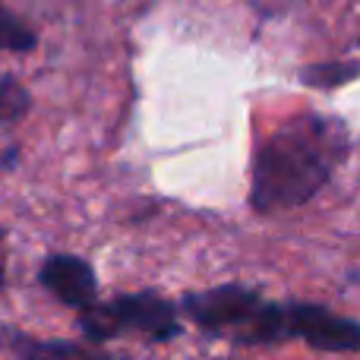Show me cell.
Masks as SVG:
<instances>
[{
    "label": "cell",
    "instance_id": "cell-3",
    "mask_svg": "<svg viewBox=\"0 0 360 360\" xmlns=\"http://www.w3.org/2000/svg\"><path fill=\"white\" fill-rule=\"evenodd\" d=\"M180 307L199 329L215 332V335H231L234 342L247 345V335L259 319L266 297L247 285H218L209 291L184 294Z\"/></svg>",
    "mask_w": 360,
    "mask_h": 360
},
{
    "label": "cell",
    "instance_id": "cell-4",
    "mask_svg": "<svg viewBox=\"0 0 360 360\" xmlns=\"http://www.w3.org/2000/svg\"><path fill=\"white\" fill-rule=\"evenodd\" d=\"M288 338H304L310 348L326 354H357L360 323L338 316L323 304H288Z\"/></svg>",
    "mask_w": 360,
    "mask_h": 360
},
{
    "label": "cell",
    "instance_id": "cell-6",
    "mask_svg": "<svg viewBox=\"0 0 360 360\" xmlns=\"http://www.w3.org/2000/svg\"><path fill=\"white\" fill-rule=\"evenodd\" d=\"M0 348L10 360H130L127 354L98 351L95 345L67 342V338H35L19 329H0Z\"/></svg>",
    "mask_w": 360,
    "mask_h": 360
},
{
    "label": "cell",
    "instance_id": "cell-1",
    "mask_svg": "<svg viewBox=\"0 0 360 360\" xmlns=\"http://www.w3.org/2000/svg\"><path fill=\"white\" fill-rule=\"evenodd\" d=\"M351 136L345 120L304 111L259 143L250 171L256 215H278L307 205L345 165Z\"/></svg>",
    "mask_w": 360,
    "mask_h": 360
},
{
    "label": "cell",
    "instance_id": "cell-10",
    "mask_svg": "<svg viewBox=\"0 0 360 360\" xmlns=\"http://www.w3.org/2000/svg\"><path fill=\"white\" fill-rule=\"evenodd\" d=\"M16 158H19V149H6L4 155H0V168H13V165H16Z\"/></svg>",
    "mask_w": 360,
    "mask_h": 360
},
{
    "label": "cell",
    "instance_id": "cell-12",
    "mask_svg": "<svg viewBox=\"0 0 360 360\" xmlns=\"http://www.w3.org/2000/svg\"><path fill=\"white\" fill-rule=\"evenodd\" d=\"M354 278H357V281H360V275H354Z\"/></svg>",
    "mask_w": 360,
    "mask_h": 360
},
{
    "label": "cell",
    "instance_id": "cell-11",
    "mask_svg": "<svg viewBox=\"0 0 360 360\" xmlns=\"http://www.w3.org/2000/svg\"><path fill=\"white\" fill-rule=\"evenodd\" d=\"M0 291H4V266H0Z\"/></svg>",
    "mask_w": 360,
    "mask_h": 360
},
{
    "label": "cell",
    "instance_id": "cell-5",
    "mask_svg": "<svg viewBox=\"0 0 360 360\" xmlns=\"http://www.w3.org/2000/svg\"><path fill=\"white\" fill-rule=\"evenodd\" d=\"M38 281L48 294H54L63 307L82 310L92 300H98V275H95L92 262L73 253H54L41 262L38 269Z\"/></svg>",
    "mask_w": 360,
    "mask_h": 360
},
{
    "label": "cell",
    "instance_id": "cell-14",
    "mask_svg": "<svg viewBox=\"0 0 360 360\" xmlns=\"http://www.w3.org/2000/svg\"><path fill=\"white\" fill-rule=\"evenodd\" d=\"M221 360H224V357H221Z\"/></svg>",
    "mask_w": 360,
    "mask_h": 360
},
{
    "label": "cell",
    "instance_id": "cell-7",
    "mask_svg": "<svg viewBox=\"0 0 360 360\" xmlns=\"http://www.w3.org/2000/svg\"><path fill=\"white\" fill-rule=\"evenodd\" d=\"M360 67L348 60H332V63H310V67L300 70V82L313 89H338L345 82L357 79Z\"/></svg>",
    "mask_w": 360,
    "mask_h": 360
},
{
    "label": "cell",
    "instance_id": "cell-13",
    "mask_svg": "<svg viewBox=\"0 0 360 360\" xmlns=\"http://www.w3.org/2000/svg\"><path fill=\"white\" fill-rule=\"evenodd\" d=\"M0 237H4V231H0Z\"/></svg>",
    "mask_w": 360,
    "mask_h": 360
},
{
    "label": "cell",
    "instance_id": "cell-8",
    "mask_svg": "<svg viewBox=\"0 0 360 360\" xmlns=\"http://www.w3.org/2000/svg\"><path fill=\"white\" fill-rule=\"evenodd\" d=\"M32 95L16 76L0 73V124H16L29 114Z\"/></svg>",
    "mask_w": 360,
    "mask_h": 360
},
{
    "label": "cell",
    "instance_id": "cell-2",
    "mask_svg": "<svg viewBox=\"0 0 360 360\" xmlns=\"http://www.w3.org/2000/svg\"><path fill=\"white\" fill-rule=\"evenodd\" d=\"M79 332L86 342L101 345L120 335H143L146 342H171L184 332L177 316V307L155 291L117 294L111 300H92L79 310Z\"/></svg>",
    "mask_w": 360,
    "mask_h": 360
},
{
    "label": "cell",
    "instance_id": "cell-9",
    "mask_svg": "<svg viewBox=\"0 0 360 360\" xmlns=\"http://www.w3.org/2000/svg\"><path fill=\"white\" fill-rule=\"evenodd\" d=\"M35 44H38L35 32H32L22 19H16L4 4H0V51L25 54V51H32Z\"/></svg>",
    "mask_w": 360,
    "mask_h": 360
}]
</instances>
